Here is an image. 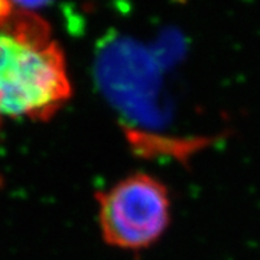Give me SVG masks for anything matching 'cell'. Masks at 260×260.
I'll use <instances>...</instances> for the list:
<instances>
[{"instance_id": "2", "label": "cell", "mask_w": 260, "mask_h": 260, "mask_svg": "<svg viewBox=\"0 0 260 260\" xmlns=\"http://www.w3.org/2000/svg\"><path fill=\"white\" fill-rule=\"evenodd\" d=\"M102 237L126 251L150 249L171 224L172 200L158 177L133 172L95 195Z\"/></svg>"}, {"instance_id": "1", "label": "cell", "mask_w": 260, "mask_h": 260, "mask_svg": "<svg viewBox=\"0 0 260 260\" xmlns=\"http://www.w3.org/2000/svg\"><path fill=\"white\" fill-rule=\"evenodd\" d=\"M64 52L28 10L0 18V117L51 119L71 99Z\"/></svg>"}, {"instance_id": "3", "label": "cell", "mask_w": 260, "mask_h": 260, "mask_svg": "<svg viewBox=\"0 0 260 260\" xmlns=\"http://www.w3.org/2000/svg\"><path fill=\"white\" fill-rule=\"evenodd\" d=\"M18 5L23 6V8H37V6H42L45 5L48 0H13Z\"/></svg>"}]
</instances>
